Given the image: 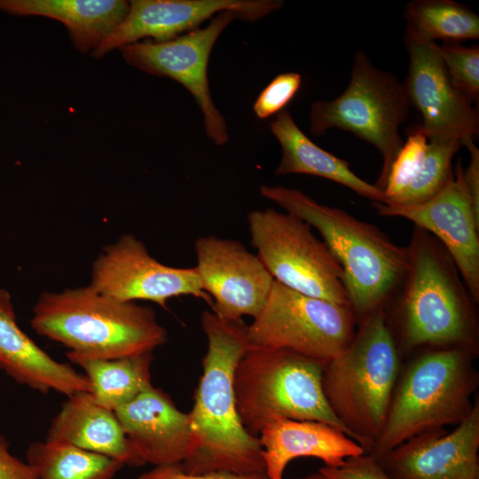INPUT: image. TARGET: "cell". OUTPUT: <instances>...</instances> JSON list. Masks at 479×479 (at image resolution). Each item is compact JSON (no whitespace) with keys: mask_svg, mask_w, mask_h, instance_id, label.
Wrapping results in <instances>:
<instances>
[{"mask_svg":"<svg viewBox=\"0 0 479 479\" xmlns=\"http://www.w3.org/2000/svg\"><path fill=\"white\" fill-rule=\"evenodd\" d=\"M31 327L67 347V354L91 358L153 352L168 341L151 307L105 295L90 285L41 294Z\"/></svg>","mask_w":479,"mask_h":479,"instance_id":"3957f363","label":"cell"},{"mask_svg":"<svg viewBox=\"0 0 479 479\" xmlns=\"http://www.w3.org/2000/svg\"><path fill=\"white\" fill-rule=\"evenodd\" d=\"M0 369L16 382L42 393L67 397L90 391L83 373L42 349L20 327L10 293L0 288Z\"/></svg>","mask_w":479,"mask_h":479,"instance_id":"d6986e66","label":"cell"},{"mask_svg":"<svg viewBox=\"0 0 479 479\" xmlns=\"http://www.w3.org/2000/svg\"><path fill=\"white\" fill-rule=\"evenodd\" d=\"M195 266L211 311L227 320L253 318L264 305L274 279L259 257L239 240L216 235L195 240Z\"/></svg>","mask_w":479,"mask_h":479,"instance_id":"9a60e30c","label":"cell"},{"mask_svg":"<svg viewBox=\"0 0 479 479\" xmlns=\"http://www.w3.org/2000/svg\"><path fill=\"white\" fill-rule=\"evenodd\" d=\"M0 479H39L34 469L10 452V445L0 434Z\"/></svg>","mask_w":479,"mask_h":479,"instance_id":"d6a6232c","label":"cell"},{"mask_svg":"<svg viewBox=\"0 0 479 479\" xmlns=\"http://www.w3.org/2000/svg\"><path fill=\"white\" fill-rule=\"evenodd\" d=\"M283 5L282 0H133L122 22L91 53L99 59L143 38L171 40L224 11L237 12L242 20L255 21Z\"/></svg>","mask_w":479,"mask_h":479,"instance_id":"2e32d148","label":"cell"},{"mask_svg":"<svg viewBox=\"0 0 479 479\" xmlns=\"http://www.w3.org/2000/svg\"><path fill=\"white\" fill-rule=\"evenodd\" d=\"M470 349L448 347L420 356L406 371L370 451L377 460L405 441L444 425L459 424L471 412L475 389Z\"/></svg>","mask_w":479,"mask_h":479,"instance_id":"52a82bcc","label":"cell"},{"mask_svg":"<svg viewBox=\"0 0 479 479\" xmlns=\"http://www.w3.org/2000/svg\"><path fill=\"white\" fill-rule=\"evenodd\" d=\"M461 145L467 149L470 160L466 169H463V178L467 190L470 195L474 208L479 215V149L474 138L461 141Z\"/></svg>","mask_w":479,"mask_h":479,"instance_id":"836d02e7","label":"cell"},{"mask_svg":"<svg viewBox=\"0 0 479 479\" xmlns=\"http://www.w3.org/2000/svg\"><path fill=\"white\" fill-rule=\"evenodd\" d=\"M325 363L282 349L250 345L234 373L237 411L258 437L276 419L327 423L354 439L330 408L322 389Z\"/></svg>","mask_w":479,"mask_h":479,"instance_id":"8992f818","label":"cell"},{"mask_svg":"<svg viewBox=\"0 0 479 479\" xmlns=\"http://www.w3.org/2000/svg\"><path fill=\"white\" fill-rule=\"evenodd\" d=\"M297 479H331V478H329L328 476L323 475L322 473L318 471V473L311 474L307 476L297 478Z\"/></svg>","mask_w":479,"mask_h":479,"instance_id":"e575fe53","label":"cell"},{"mask_svg":"<svg viewBox=\"0 0 479 479\" xmlns=\"http://www.w3.org/2000/svg\"><path fill=\"white\" fill-rule=\"evenodd\" d=\"M26 459L39 479H113L124 467L107 456L47 440L30 444Z\"/></svg>","mask_w":479,"mask_h":479,"instance_id":"d4e9b609","label":"cell"},{"mask_svg":"<svg viewBox=\"0 0 479 479\" xmlns=\"http://www.w3.org/2000/svg\"><path fill=\"white\" fill-rule=\"evenodd\" d=\"M123 0H0V11L19 16H43L63 23L80 52L93 51L125 19Z\"/></svg>","mask_w":479,"mask_h":479,"instance_id":"7402d4cb","label":"cell"},{"mask_svg":"<svg viewBox=\"0 0 479 479\" xmlns=\"http://www.w3.org/2000/svg\"><path fill=\"white\" fill-rule=\"evenodd\" d=\"M142 465L176 466L197 448L189 412L153 386L114 411Z\"/></svg>","mask_w":479,"mask_h":479,"instance_id":"ac0fdd59","label":"cell"},{"mask_svg":"<svg viewBox=\"0 0 479 479\" xmlns=\"http://www.w3.org/2000/svg\"><path fill=\"white\" fill-rule=\"evenodd\" d=\"M355 333L349 305L309 296L275 280L247 326L251 345L288 349L325 364L346 349Z\"/></svg>","mask_w":479,"mask_h":479,"instance_id":"30bf717a","label":"cell"},{"mask_svg":"<svg viewBox=\"0 0 479 479\" xmlns=\"http://www.w3.org/2000/svg\"><path fill=\"white\" fill-rule=\"evenodd\" d=\"M460 145L458 140L428 141L422 166L413 181L397 199L383 203L419 204L433 198L450 180L452 161Z\"/></svg>","mask_w":479,"mask_h":479,"instance_id":"4316f807","label":"cell"},{"mask_svg":"<svg viewBox=\"0 0 479 479\" xmlns=\"http://www.w3.org/2000/svg\"><path fill=\"white\" fill-rule=\"evenodd\" d=\"M247 220L251 245L275 281L309 296L349 305L343 271L309 224L272 208L252 210Z\"/></svg>","mask_w":479,"mask_h":479,"instance_id":"9c48e42d","label":"cell"},{"mask_svg":"<svg viewBox=\"0 0 479 479\" xmlns=\"http://www.w3.org/2000/svg\"><path fill=\"white\" fill-rule=\"evenodd\" d=\"M409 68L403 82L410 106L422 115L417 128L428 141H461L479 133V114L473 102L453 86L438 44L405 28Z\"/></svg>","mask_w":479,"mask_h":479,"instance_id":"4fadbf2b","label":"cell"},{"mask_svg":"<svg viewBox=\"0 0 479 479\" xmlns=\"http://www.w3.org/2000/svg\"><path fill=\"white\" fill-rule=\"evenodd\" d=\"M138 479H270L266 472L237 474L227 471H216L204 475H188L179 465L155 467L142 473Z\"/></svg>","mask_w":479,"mask_h":479,"instance_id":"1f68e13d","label":"cell"},{"mask_svg":"<svg viewBox=\"0 0 479 479\" xmlns=\"http://www.w3.org/2000/svg\"><path fill=\"white\" fill-rule=\"evenodd\" d=\"M302 84V76L298 73H283L277 75L260 92L253 109L260 119H266L281 112L292 100Z\"/></svg>","mask_w":479,"mask_h":479,"instance_id":"f546056e","label":"cell"},{"mask_svg":"<svg viewBox=\"0 0 479 479\" xmlns=\"http://www.w3.org/2000/svg\"><path fill=\"white\" fill-rule=\"evenodd\" d=\"M428 139L417 126L408 131V137L393 161L383 189L384 202L397 199L419 173Z\"/></svg>","mask_w":479,"mask_h":479,"instance_id":"83f0119b","label":"cell"},{"mask_svg":"<svg viewBox=\"0 0 479 479\" xmlns=\"http://www.w3.org/2000/svg\"><path fill=\"white\" fill-rule=\"evenodd\" d=\"M438 51L453 86L473 103L479 98V47L459 43L438 45Z\"/></svg>","mask_w":479,"mask_h":479,"instance_id":"f1b7e54d","label":"cell"},{"mask_svg":"<svg viewBox=\"0 0 479 479\" xmlns=\"http://www.w3.org/2000/svg\"><path fill=\"white\" fill-rule=\"evenodd\" d=\"M234 11H224L197 28L165 42H135L119 50L125 61L150 75L166 76L182 84L193 97L203 115L205 131L216 145L229 140L226 122L212 99L208 64L212 49L223 30L234 20Z\"/></svg>","mask_w":479,"mask_h":479,"instance_id":"8fae6325","label":"cell"},{"mask_svg":"<svg viewBox=\"0 0 479 479\" xmlns=\"http://www.w3.org/2000/svg\"><path fill=\"white\" fill-rule=\"evenodd\" d=\"M67 357L83 370L93 400L108 410L114 412L153 387V352L116 358Z\"/></svg>","mask_w":479,"mask_h":479,"instance_id":"cb8c5ba5","label":"cell"},{"mask_svg":"<svg viewBox=\"0 0 479 479\" xmlns=\"http://www.w3.org/2000/svg\"><path fill=\"white\" fill-rule=\"evenodd\" d=\"M404 16L406 28L429 42L440 39L456 43L479 38V16L454 1H412L406 4Z\"/></svg>","mask_w":479,"mask_h":479,"instance_id":"484cf974","label":"cell"},{"mask_svg":"<svg viewBox=\"0 0 479 479\" xmlns=\"http://www.w3.org/2000/svg\"><path fill=\"white\" fill-rule=\"evenodd\" d=\"M459 160L446 185L419 204L378 202L377 212L405 218L436 239L452 258L475 303L479 302V215L475 212Z\"/></svg>","mask_w":479,"mask_h":479,"instance_id":"5bb4252c","label":"cell"},{"mask_svg":"<svg viewBox=\"0 0 479 479\" xmlns=\"http://www.w3.org/2000/svg\"><path fill=\"white\" fill-rule=\"evenodd\" d=\"M398 366L397 349L382 308L365 316L346 349L325 364L326 399L365 452L371 451L384 426Z\"/></svg>","mask_w":479,"mask_h":479,"instance_id":"277c9868","label":"cell"},{"mask_svg":"<svg viewBox=\"0 0 479 479\" xmlns=\"http://www.w3.org/2000/svg\"><path fill=\"white\" fill-rule=\"evenodd\" d=\"M201 326L208 349L202 359V374L193 407L189 412L197 448L179 466L188 475L264 472L258 437L250 435L242 425L235 399V369L251 345L247 325L243 319H223L211 310H205Z\"/></svg>","mask_w":479,"mask_h":479,"instance_id":"6da1fadb","label":"cell"},{"mask_svg":"<svg viewBox=\"0 0 479 479\" xmlns=\"http://www.w3.org/2000/svg\"><path fill=\"white\" fill-rule=\"evenodd\" d=\"M318 471L331 479H392L369 453L348 458L338 467H324Z\"/></svg>","mask_w":479,"mask_h":479,"instance_id":"4dcf8cb0","label":"cell"},{"mask_svg":"<svg viewBox=\"0 0 479 479\" xmlns=\"http://www.w3.org/2000/svg\"><path fill=\"white\" fill-rule=\"evenodd\" d=\"M45 440L67 443L124 466H143L115 412L97 404L89 392L67 397L52 419Z\"/></svg>","mask_w":479,"mask_h":479,"instance_id":"44dd1931","label":"cell"},{"mask_svg":"<svg viewBox=\"0 0 479 479\" xmlns=\"http://www.w3.org/2000/svg\"><path fill=\"white\" fill-rule=\"evenodd\" d=\"M265 472L270 479H283L287 464L295 458L314 457L328 467L365 450L340 429L322 421L276 419L260 432Z\"/></svg>","mask_w":479,"mask_h":479,"instance_id":"ffe728a7","label":"cell"},{"mask_svg":"<svg viewBox=\"0 0 479 479\" xmlns=\"http://www.w3.org/2000/svg\"><path fill=\"white\" fill-rule=\"evenodd\" d=\"M270 129L281 147L276 176L304 174L329 179L348 187L358 195L383 202V191L360 178L350 164L312 142L294 122L287 110L279 112Z\"/></svg>","mask_w":479,"mask_h":479,"instance_id":"603a6c76","label":"cell"},{"mask_svg":"<svg viewBox=\"0 0 479 479\" xmlns=\"http://www.w3.org/2000/svg\"><path fill=\"white\" fill-rule=\"evenodd\" d=\"M410 106L403 82L375 67L365 52L357 51L344 91L333 100L312 103L310 130L320 136L338 128L377 148L383 163L375 185L383 191L390 166L404 144L399 129Z\"/></svg>","mask_w":479,"mask_h":479,"instance_id":"ba28073f","label":"cell"},{"mask_svg":"<svg viewBox=\"0 0 479 479\" xmlns=\"http://www.w3.org/2000/svg\"><path fill=\"white\" fill-rule=\"evenodd\" d=\"M90 286L121 301H150L164 308L169 299L182 295L212 304L195 266L180 268L160 263L133 234H123L104 247L93 263Z\"/></svg>","mask_w":479,"mask_h":479,"instance_id":"7c38bea8","label":"cell"},{"mask_svg":"<svg viewBox=\"0 0 479 479\" xmlns=\"http://www.w3.org/2000/svg\"><path fill=\"white\" fill-rule=\"evenodd\" d=\"M479 404L451 433L418 435L379 461L392 479H478Z\"/></svg>","mask_w":479,"mask_h":479,"instance_id":"e0dca14e","label":"cell"},{"mask_svg":"<svg viewBox=\"0 0 479 479\" xmlns=\"http://www.w3.org/2000/svg\"><path fill=\"white\" fill-rule=\"evenodd\" d=\"M260 194L315 228L343 271L353 313L365 318L382 308L409 270L407 247L376 226L318 202L299 189L262 185Z\"/></svg>","mask_w":479,"mask_h":479,"instance_id":"7a4b0ae2","label":"cell"},{"mask_svg":"<svg viewBox=\"0 0 479 479\" xmlns=\"http://www.w3.org/2000/svg\"><path fill=\"white\" fill-rule=\"evenodd\" d=\"M407 248L409 270L400 301L404 344L471 349L475 302L452 258L437 239L418 227Z\"/></svg>","mask_w":479,"mask_h":479,"instance_id":"5b68a950","label":"cell"}]
</instances>
